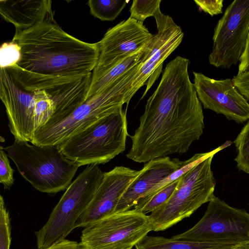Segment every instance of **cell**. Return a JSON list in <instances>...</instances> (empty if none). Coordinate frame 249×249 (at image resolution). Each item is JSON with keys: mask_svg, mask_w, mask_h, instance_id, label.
Listing matches in <instances>:
<instances>
[{"mask_svg": "<svg viewBox=\"0 0 249 249\" xmlns=\"http://www.w3.org/2000/svg\"><path fill=\"white\" fill-rule=\"evenodd\" d=\"M189 59L177 56L166 65L147 101L139 127L130 136L129 159L147 162L184 154L203 134L202 106L189 78Z\"/></svg>", "mask_w": 249, "mask_h": 249, "instance_id": "1", "label": "cell"}, {"mask_svg": "<svg viewBox=\"0 0 249 249\" xmlns=\"http://www.w3.org/2000/svg\"><path fill=\"white\" fill-rule=\"evenodd\" d=\"M12 41L21 48L17 65L38 74L66 76L92 72L100 55L99 43H88L69 35L56 22H44L16 30Z\"/></svg>", "mask_w": 249, "mask_h": 249, "instance_id": "2", "label": "cell"}, {"mask_svg": "<svg viewBox=\"0 0 249 249\" xmlns=\"http://www.w3.org/2000/svg\"><path fill=\"white\" fill-rule=\"evenodd\" d=\"M140 62L101 92L87 99L66 117L49 121L36 130L31 143L59 144L99 120L128 104V94L140 67Z\"/></svg>", "mask_w": 249, "mask_h": 249, "instance_id": "3", "label": "cell"}, {"mask_svg": "<svg viewBox=\"0 0 249 249\" xmlns=\"http://www.w3.org/2000/svg\"><path fill=\"white\" fill-rule=\"evenodd\" d=\"M2 148L22 177L43 193L66 190L80 166L64 156L58 144L38 145L15 140Z\"/></svg>", "mask_w": 249, "mask_h": 249, "instance_id": "4", "label": "cell"}, {"mask_svg": "<svg viewBox=\"0 0 249 249\" xmlns=\"http://www.w3.org/2000/svg\"><path fill=\"white\" fill-rule=\"evenodd\" d=\"M126 112L122 107L58 144L61 153L80 166L105 164L125 149Z\"/></svg>", "mask_w": 249, "mask_h": 249, "instance_id": "5", "label": "cell"}, {"mask_svg": "<svg viewBox=\"0 0 249 249\" xmlns=\"http://www.w3.org/2000/svg\"><path fill=\"white\" fill-rule=\"evenodd\" d=\"M104 177L97 164L88 165L67 188L45 224L35 232L37 248L42 249L66 239L76 229Z\"/></svg>", "mask_w": 249, "mask_h": 249, "instance_id": "6", "label": "cell"}, {"mask_svg": "<svg viewBox=\"0 0 249 249\" xmlns=\"http://www.w3.org/2000/svg\"><path fill=\"white\" fill-rule=\"evenodd\" d=\"M213 155L179 178L171 197L149 215L152 231H164L190 217L214 196L216 181L211 168Z\"/></svg>", "mask_w": 249, "mask_h": 249, "instance_id": "7", "label": "cell"}, {"mask_svg": "<svg viewBox=\"0 0 249 249\" xmlns=\"http://www.w3.org/2000/svg\"><path fill=\"white\" fill-rule=\"evenodd\" d=\"M174 240L204 243L249 244V213L232 207L215 196L202 218Z\"/></svg>", "mask_w": 249, "mask_h": 249, "instance_id": "8", "label": "cell"}, {"mask_svg": "<svg viewBox=\"0 0 249 249\" xmlns=\"http://www.w3.org/2000/svg\"><path fill=\"white\" fill-rule=\"evenodd\" d=\"M152 231L149 215L132 209L88 225L80 242L85 249H132Z\"/></svg>", "mask_w": 249, "mask_h": 249, "instance_id": "9", "label": "cell"}, {"mask_svg": "<svg viewBox=\"0 0 249 249\" xmlns=\"http://www.w3.org/2000/svg\"><path fill=\"white\" fill-rule=\"evenodd\" d=\"M6 69L26 90L42 89L49 94L55 108L49 121L66 117L86 101L92 77V72L66 76L44 75L25 70L17 65Z\"/></svg>", "mask_w": 249, "mask_h": 249, "instance_id": "10", "label": "cell"}, {"mask_svg": "<svg viewBox=\"0 0 249 249\" xmlns=\"http://www.w3.org/2000/svg\"><path fill=\"white\" fill-rule=\"evenodd\" d=\"M249 35V0H235L227 7L214 29L211 65L229 69L239 62Z\"/></svg>", "mask_w": 249, "mask_h": 249, "instance_id": "11", "label": "cell"}, {"mask_svg": "<svg viewBox=\"0 0 249 249\" xmlns=\"http://www.w3.org/2000/svg\"><path fill=\"white\" fill-rule=\"evenodd\" d=\"M152 35L143 22L129 18L107 31L98 42L100 55L92 74H97L143 51Z\"/></svg>", "mask_w": 249, "mask_h": 249, "instance_id": "12", "label": "cell"}, {"mask_svg": "<svg viewBox=\"0 0 249 249\" xmlns=\"http://www.w3.org/2000/svg\"><path fill=\"white\" fill-rule=\"evenodd\" d=\"M194 86L205 109L225 116L238 124L249 120V103L234 86L232 79L216 80L193 72Z\"/></svg>", "mask_w": 249, "mask_h": 249, "instance_id": "13", "label": "cell"}, {"mask_svg": "<svg viewBox=\"0 0 249 249\" xmlns=\"http://www.w3.org/2000/svg\"><path fill=\"white\" fill-rule=\"evenodd\" d=\"M0 98L15 140L31 142L36 130L34 94L17 83L3 68L0 69Z\"/></svg>", "mask_w": 249, "mask_h": 249, "instance_id": "14", "label": "cell"}, {"mask_svg": "<svg viewBox=\"0 0 249 249\" xmlns=\"http://www.w3.org/2000/svg\"><path fill=\"white\" fill-rule=\"evenodd\" d=\"M183 36L181 28L176 24L153 36L143 51L140 67L128 92L129 101L146 84L142 98L144 97L162 71L164 61L180 45Z\"/></svg>", "mask_w": 249, "mask_h": 249, "instance_id": "15", "label": "cell"}, {"mask_svg": "<svg viewBox=\"0 0 249 249\" xmlns=\"http://www.w3.org/2000/svg\"><path fill=\"white\" fill-rule=\"evenodd\" d=\"M140 171L123 166L104 173L103 181L88 209L79 219L76 228L113 213L122 196Z\"/></svg>", "mask_w": 249, "mask_h": 249, "instance_id": "16", "label": "cell"}, {"mask_svg": "<svg viewBox=\"0 0 249 249\" xmlns=\"http://www.w3.org/2000/svg\"><path fill=\"white\" fill-rule=\"evenodd\" d=\"M183 162L178 159L171 160L167 156L146 162L122 196L114 213L132 209L140 198L179 169Z\"/></svg>", "mask_w": 249, "mask_h": 249, "instance_id": "17", "label": "cell"}, {"mask_svg": "<svg viewBox=\"0 0 249 249\" xmlns=\"http://www.w3.org/2000/svg\"><path fill=\"white\" fill-rule=\"evenodd\" d=\"M50 0H0V14L16 30H25L44 22H55Z\"/></svg>", "mask_w": 249, "mask_h": 249, "instance_id": "18", "label": "cell"}, {"mask_svg": "<svg viewBox=\"0 0 249 249\" xmlns=\"http://www.w3.org/2000/svg\"><path fill=\"white\" fill-rule=\"evenodd\" d=\"M143 51L126 57L106 70L92 74L88 99L101 92L115 81L124 75L141 61Z\"/></svg>", "mask_w": 249, "mask_h": 249, "instance_id": "19", "label": "cell"}, {"mask_svg": "<svg viewBox=\"0 0 249 249\" xmlns=\"http://www.w3.org/2000/svg\"><path fill=\"white\" fill-rule=\"evenodd\" d=\"M240 245L242 244L196 242L147 235L135 247L136 249H233Z\"/></svg>", "mask_w": 249, "mask_h": 249, "instance_id": "20", "label": "cell"}, {"mask_svg": "<svg viewBox=\"0 0 249 249\" xmlns=\"http://www.w3.org/2000/svg\"><path fill=\"white\" fill-rule=\"evenodd\" d=\"M160 2V0H134L130 7L129 18L143 22L146 18L154 17L158 32H162L176 23L171 17L161 13Z\"/></svg>", "mask_w": 249, "mask_h": 249, "instance_id": "21", "label": "cell"}, {"mask_svg": "<svg viewBox=\"0 0 249 249\" xmlns=\"http://www.w3.org/2000/svg\"><path fill=\"white\" fill-rule=\"evenodd\" d=\"M225 147L223 144L218 148L208 152L197 153L195 154L190 159L184 161L182 165L178 170L173 172L170 176L160 181L154 187L150 190L147 193L140 198L136 203L132 209H136L146 202L154 194L161 189L162 188L179 178L184 174L198 163L204 160L210 156L215 155Z\"/></svg>", "mask_w": 249, "mask_h": 249, "instance_id": "22", "label": "cell"}, {"mask_svg": "<svg viewBox=\"0 0 249 249\" xmlns=\"http://www.w3.org/2000/svg\"><path fill=\"white\" fill-rule=\"evenodd\" d=\"M127 2L126 0H89L87 4L90 14L94 17L102 21H112L119 16Z\"/></svg>", "mask_w": 249, "mask_h": 249, "instance_id": "23", "label": "cell"}, {"mask_svg": "<svg viewBox=\"0 0 249 249\" xmlns=\"http://www.w3.org/2000/svg\"><path fill=\"white\" fill-rule=\"evenodd\" d=\"M27 91L32 92L34 96L35 126L36 130L49 122L54 113L55 106L51 97L44 90L34 89Z\"/></svg>", "mask_w": 249, "mask_h": 249, "instance_id": "24", "label": "cell"}, {"mask_svg": "<svg viewBox=\"0 0 249 249\" xmlns=\"http://www.w3.org/2000/svg\"><path fill=\"white\" fill-rule=\"evenodd\" d=\"M237 155L234 159L239 171L249 174V120L233 142Z\"/></svg>", "mask_w": 249, "mask_h": 249, "instance_id": "25", "label": "cell"}, {"mask_svg": "<svg viewBox=\"0 0 249 249\" xmlns=\"http://www.w3.org/2000/svg\"><path fill=\"white\" fill-rule=\"evenodd\" d=\"M179 178L162 188L141 206L134 210L146 214L160 207L171 197L175 191L179 183Z\"/></svg>", "mask_w": 249, "mask_h": 249, "instance_id": "26", "label": "cell"}, {"mask_svg": "<svg viewBox=\"0 0 249 249\" xmlns=\"http://www.w3.org/2000/svg\"><path fill=\"white\" fill-rule=\"evenodd\" d=\"M21 57V48L13 41L3 43L0 48V68L6 69L17 65Z\"/></svg>", "mask_w": 249, "mask_h": 249, "instance_id": "27", "label": "cell"}, {"mask_svg": "<svg viewBox=\"0 0 249 249\" xmlns=\"http://www.w3.org/2000/svg\"><path fill=\"white\" fill-rule=\"evenodd\" d=\"M11 230L9 212L3 196L0 197V249H10Z\"/></svg>", "mask_w": 249, "mask_h": 249, "instance_id": "28", "label": "cell"}, {"mask_svg": "<svg viewBox=\"0 0 249 249\" xmlns=\"http://www.w3.org/2000/svg\"><path fill=\"white\" fill-rule=\"evenodd\" d=\"M8 156L0 146V182L4 188L9 189L13 184L14 170L11 167L8 158Z\"/></svg>", "mask_w": 249, "mask_h": 249, "instance_id": "29", "label": "cell"}, {"mask_svg": "<svg viewBox=\"0 0 249 249\" xmlns=\"http://www.w3.org/2000/svg\"><path fill=\"white\" fill-rule=\"evenodd\" d=\"M196 4L212 17L223 13L224 0H195Z\"/></svg>", "mask_w": 249, "mask_h": 249, "instance_id": "30", "label": "cell"}, {"mask_svg": "<svg viewBox=\"0 0 249 249\" xmlns=\"http://www.w3.org/2000/svg\"><path fill=\"white\" fill-rule=\"evenodd\" d=\"M232 81L239 92L249 101V71L237 73Z\"/></svg>", "mask_w": 249, "mask_h": 249, "instance_id": "31", "label": "cell"}, {"mask_svg": "<svg viewBox=\"0 0 249 249\" xmlns=\"http://www.w3.org/2000/svg\"><path fill=\"white\" fill-rule=\"evenodd\" d=\"M42 249H85L80 242L66 239Z\"/></svg>", "mask_w": 249, "mask_h": 249, "instance_id": "32", "label": "cell"}, {"mask_svg": "<svg viewBox=\"0 0 249 249\" xmlns=\"http://www.w3.org/2000/svg\"><path fill=\"white\" fill-rule=\"evenodd\" d=\"M233 249H249V244L239 245Z\"/></svg>", "mask_w": 249, "mask_h": 249, "instance_id": "33", "label": "cell"}]
</instances>
